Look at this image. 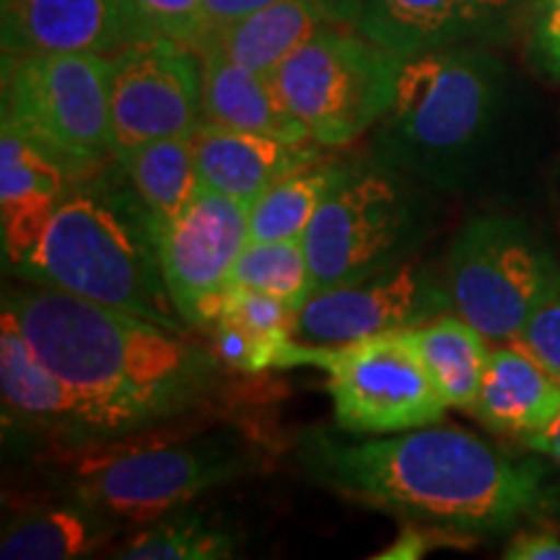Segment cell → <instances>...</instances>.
Returning <instances> with one entry per match:
<instances>
[{"mask_svg":"<svg viewBox=\"0 0 560 560\" xmlns=\"http://www.w3.org/2000/svg\"><path fill=\"white\" fill-rule=\"evenodd\" d=\"M511 346L522 348L560 382V278L545 293L537 310L529 314V319L524 322Z\"/></svg>","mask_w":560,"mask_h":560,"instance_id":"29","label":"cell"},{"mask_svg":"<svg viewBox=\"0 0 560 560\" xmlns=\"http://www.w3.org/2000/svg\"><path fill=\"white\" fill-rule=\"evenodd\" d=\"M470 542H475V540H470V537H462V535H454V532L429 527V524L408 522L400 529V535H397V540L387 545L384 552H380L376 558L416 560V558H423L431 548H439V545H457V548H465V545H470Z\"/></svg>","mask_w":560,"mask_h":560,"instance_id":"32","label":"cell"},{"mask_svg":"<svg viewBox=\"0 0 560 560\" xmlns=\"http://www.w3.org/2000/svg\"><path fill=\"white\" fill-rule=\"evenodd\" d=\"M503 558L509 560H560V537L550 529H524L511 537Z\"/></svg>","mask_w":560,"mask_h":560,"instance_id":"34","label":"cell"},{"mask_svg":"<svg viewBox=\"0 0 560 560\" xmlns=\"http://www.w3.org/2000/svg\"><path fill=\"white\" fill-rule=\"evenodd\" d=\"M353 32L325 24L272 73L285 107L325 149L376 128L395 100L402 58Z\"/></svg>","mask_w":560,"mask_h":560,"instance_id":"6","label":"cell"},{"mask_svg":"<svg viewBox=\"0 0 560 560\" xmlns=\"http://www.w3.org/2000/svg\"><path fill=\"white\" fill-rule=\"evenodd\" d=\"M109 120L115 156L202 122V58L177 39L151 37L112 55Z\"/></svg>","mask_w":560,"mask_h":560,"instance_id":"11","label":"cell"},{"mask_svg":"<svg viewBox=\"0 0 560 560\" xmlns=\"http://www.w3.org/2000/svg\"><path fill=\"white\" fill-rule=\"evenodd\" d=\"M3 312L75 395L86 441L159 429L221 387L213 350L138 314L34 280L5 293Z\"/></svg>","mask_w":560,"mask_h":560,"instance_id":"1","label":"cell"},{"mask_svg":"<svg viewBox=\"0 0 560 560\" xmlns=\"http://www.w3.org/2000/svg\"><path fill=\"white\" fill-rule=\"evenodd\" d=\"M560 265L527 223L509 215H475L457 231L446 257V289L459 317L501 346L520 335Z\"/></svg>","mask_w":560,"mask_h":560,"instance_id":"9","label":"cell"},{"mask_svg":"<svg viewBox=\"0 0 560 560\" xmlns=\"http://www.w3.org/2000/svg\"><path fill=\"white\" fill-rule=\"evenodd\" d=\"M107 516L79 501V506L32 509L5 527L3 560H70L91 556L107 540Z\"/></svg>","mask_w":560,"mask_h":560,"instance_id":"24","label":"cell"},{"mask_svg":"<svg viewBox=\"0 0 560 560\" xmlns=\"http://www.w3.org/2000/svg\"><path fill=\"white\" fill-rule=\"evenodd\" d=\"M229 285H244V289L268 293V296L285 301L296 312L314 293L304 242L249 240L231 270Z\"/></svg>","mask_w":560,"mask_h":560,"instance_id":"27","label":"cell"},{"mask_svg":"<svg viewBox=\"0 0 560 560\" xmlns=\"http://www.w3.org/2000/svg\"><path fill=\"white\" fill-rule=\"evenodd\" d=\"M255 465V446L231 429L179 441H143L86 465L75 499L104 516L151 524Z\"/></svg>","mask_w":560,"mask_h":560,"instance_id":"8","label":"cell"},{"mask_svg":"<svg viewBox=\"0 0 560 560\" xmlns=\"http://www.w3.org/2000/svg\"><path fill=\"white\" fill-rule=\"evenodd\" d=\"M19 276L187 332L159 249V221L120 161L73 179Z\"/></svg>","mask_w":560,"mask_h":560,"instance_id":"3","label":"cell"},{"mask_svg":"<svg viewBox=\"0 0 560 560\" xmlns=\"http://www.w3.org/2000/svg\"><path fill=\"white\" fill-rule=\"evenodd\" d=\"M529 66L552 83H560V0H532L527 21Z\"/></svg>","mask_w":560,"mask_h":560,"instance_id":"30","label":"cell"},{"mask_svg":"<svg viewBox=\"0 0 560 560\" xmlns=\"http://www.w3.org/2000/svg\"><path fill=\"white\" fill-rule=\"evenodd\" d=\"M153 37L177 39L198 47L202 32V0H132Z\"/></svg>","mask_w":560,"mask_h":560,"instance_id":"31","label":"cell"},{"mask_svg":"<svg viewBox=\"0 0 560 560\" xmlns=\"http://www.w3.org/2000/svg\"><path fill=\"white\" fill-rule=\"evenodd\" d=\"M509 70L486 47L402 58L395 100L374 132V161L431 185L467 177L499 128Z\"/></svg>","mask_w":560,"mask_h":560,"instance_id":"4","label":"cell"},{"mask_svg":"<svg viewBox=\"0 0 560 560\" xmlns=\"http://www.w3.org/2000/svg\"><path fill=\"white\" fill-rule=\"evenodd\" d=\"M299 462L342 499L470 540L514 529L548 503L537 462L509 457L454 425L376 439L317 429L301 436Z\"/></svg>","mask_w":560,"mask_h":560,"instance_id":"2","label":"cell"},{"mask_svg":"<svg viewBox=\"0 0 560 560\" xmlns=\"http://www.w3.org/2000/svg\"><path fill=\"white\" fill-rule=\"evenodd\" d=\"M107 55H3V128L79 179L115 161Z\"/></svg>","mask_w":560,"mask_h":560,"instance_id":"5","label":"cell"},{"mask_svg":"<svg viewBox=\"0 0 560 560\" xmlns=\"http://www.w3.org/2000/svg\"><path fill=\"white\" fill-rule=\"evenodd\" d=\"M420 229L423 213L402 174L376 161L346 164L304 236L314 291L405 262Z\"/></svg>","mask_w":560,"mask_h":560,"instance_id":"7","label":"cell"},{"mask_svg":"<svg viewBox=\"0 0 560 560\" xmlns=\"http://www.w3.org/2000/svg\"><path fill=\"white\" fill-rule=\"evenodd\" d=\"M73 177L32 140L3 128L0 132V229L3 255L21 270L45 236L66 200Z\"/></svg>","mask_w":560,"mask_h":560,"instance_id":"17","label":"cell"},{"mask_svg":"<svg viewBox=\"0 0 560 560\" xmlns=\"http://www.w3.org/2000/svg\"><path fill=\"white\" fill-rule=\"evenodd\" d=\"M293 314L296 312L276 296L244 289V285H229L219 301L215 319H231L236 325L247 327L249 332L276 342V346H291V342H296V335H293Z\"/></svg>","mask_w":560,"mask_h":560,"instance_id":"28","label":"cell"},{"mask_svg":"<svg viewBox=\"0 0 560 560\" xmlns=\"http://www.w3.org/2000/svg\"><path fill=\"white\" fill-rule=\"evenodd\" d=\"M117 161L140 200L159 221V229L177 221L202 187L192 136L153 140L136 151L122 153Z\"/></svg>","mask_w":560,"mask_h":560,"instance_id":"23","label":"cell"},{"mask_svg":"<svg viewBox=\"0 0 560 560\" xmlns=\"http://www.w3.org/2000/svg\"><path fill=\"white\" fill-rule=\"evenodd\" d=\"M268 3H272V0H202V32L198 47L206 39L213 37V34H219L221 30L234 24V21L260 11L262 5ZM198 47H195V50H198Z\"/></svg>","mask_w":560,"mask_h":560,"instance_id":"33","label":"cell"},{"mask_svg":"<svg viewBox=\"0 0 560 560\" xmlns=\"http://www.w3.org/2000/svg\"><path fill=\"white\" fill-rule=\"evenodd\" d=\"M446 312H454L446 280L423 262H400L355 283L314 291L293 314V335L335 348L410 330Z\"/></svg>","mask_w":560,"mask_h":560,"instance_id":"12","label":"cell"},{"mask_svg":"<svg viewBox=\"0 0 560 560\" xmlns=\"http://www.w3.org/2000/svg\"><path fill=\"white\" fill-rule=\"evenodd\" d=\"M202 58V120L257 136L304 143L312 140L291 115L272 75L236 66L226 55L206 47Z\"/></svg>","mask_w":560,"mask_h":560,"instance_id":"20","label":"cell"},{"mask_svg":"<svg viewBox=\"0 0 560 560\" xmlns=\"http://www.w3.org/2000/svg\"><path fill=\"white\" fill-rule=\"evenodd\" d=\"M0 392L5 418L50 436L86 441L81 405L21 332L19 322L3 312L0 317Z\"/></svg>","mask_w":560,"mask_h":560,"instance_id":"18","label":"cell"},{"mask_svg":"<svg viewBox=\"0 0 560 560\" xmlns=\"http://www.w3.org/2000/svg\"><path fill=\"white\" fill-rule=\"evenodd\" d=\"M405 332L446 405L472 410L490 353L486 335L457 312H446Z\"/></svg>","mask_w":560,"mask_h":560,"instance_id":"22","label":"cell"},{"mask_svg":"<svg viewBox=\"0 0 560 560\" xmlns=\"http://www.w3.org/2000/svg\"><path fill=\"white\" fill-rule=\"evenodd\" d=\"M325 24L330 21L322 16L310 0H272L260 11L234 21L226 30L202 42L198 52L215 47L236 66L272 75L280 62Z\"/></svg>","mask_w":560,"mask_h":560,"instance_id":"21","label":"cell"},{"mask_svg":"<svg viewBox=\"0 0 560 560\" xmlns=\"http://www.w3.org/2000/svg\"><path fill=\"white\" fill-rule=\"evenodd\" d=\"M310 3L322 13V16L330 21V24L348 26V30H355L363 9V0H310Z\"/></svg>","mask_w":560,"mask_h":560,"instance_id":"35","label":"cell"},{"mask_svg":"<svg viewBox=\"0 0 560 560\" xmlns=\"http://www.w3.org/2000/svg\"><path fill=\"white\" fill-rule=\"evenodd\" d=\"M524 444H527L532 452L542 454V457L552 459L560 467V408L556 416H552L550 423L545 425L542 431H537L535 436H529Z\"/></svg>","mask_w":560,"mask_h":560,"instance_id":"36","label":"cell"},{"mask_svg":"<svg viewBox=\"0 0 560 560\" xmlns=\"http://www.w3.org/2000/svg\"><path fill=\"white\" fill-rule=\"evenodd\" d=\"M346 164L314 161L304 170L289 174L272 185L249 208L252 242H304L314 215L325 202L327 192L340 179Z\"/></svg>","mask_w":560,"mask_h":560,"instance_id":"25","label":"cell"},{"mask_svg":"<svg viewBox=\"0 0 560 560\" xmlns=\"http://www.w3.org/2000/svg\"><path fill=\"white\" fill-rule=\"evenodd\" d=\"M249 244V206L200 187L190 208L159 229L161 268L182 319L208 327L231 283V270Z\"/></svg>","mask_w":560,"mask_h":560,"instance_id":"13","label":"cell"},{"mask_svg":"<svg viewBox=\"0 0 560 560\" xmlns=\"http://www.w3.org/2000/svg\"><path fill=\"white\" fill-rule=\"evenodd\" d=\"M192 145L202 187L249 208L280 179L319 161L325 149L317 140L289 143L206 120L192 132Z\"/></svg>","mask_w":560,"mask_h":560,"instance_id":"16","label":"cell"},{"mask_svg":"<svg viewBox=\"0 0 560 560\" xmlns=\"http://www.w3.org/2000/svg\"><path fill=\"white\" fill-rule=\"evenodd\" d=\"M153 34L132 0H0L3 55H117Z\"/></svg>","mask_w":560,"mask_h":560,"instance_id":"15","label":"cell"},{"mask_svg":"<svg viewBox=\"0 0 560 560\" xmlns=\"http://www.w3.org/2000/svg\"><path fill=\"white\" fill-rule=\"evenodd\" d=\"M529 5L532 0H363L355 32L400 58L490 47L514 37Z\"/></svg>","mask_w":560,"mask_h":560,"instance_id":"14","label":"cell"},{"mask_svg":"<svg viewBox=\"0 0 560 560\" xmlns=\"http://www.w3.org/2000/svg\"><path fill=\"white\" fill-rule=\"evenodd\" d=\"M125 560H223L236 556V537L195 511H170L115 552Z\"/></svg>","mask_w":560,"mask_h":560,"instance_id":"26","label":"cell"},{"mask_svg":"<svg viewBox=\"0 0 560 560\" xmlns=\"http://www.w3.org/2000/svg\"><path fill=\"white\" fill-rule=\"evenodd\" d=\"M335 423L355 436H387L441 423L446 405L408 332L325 348Z\"/></svg>","mask_w":560,"mask_h":560,"instance_id":"10","label":"cell"},{"mask_svg":"<svg viewBox=\"0 0 560 560\" xmlns=\"http://www.w3.org/2000/svg\"><path fill=\"white\" fill-rule=\"evenodd\" d=\"M560 408V382L522 348L501 342L488 353L472 416L499 436L527 441Z\"/></svg>","mask_w":560,"mask_h":560,"instance_id":"19","label":"cell"}]
</instances>
